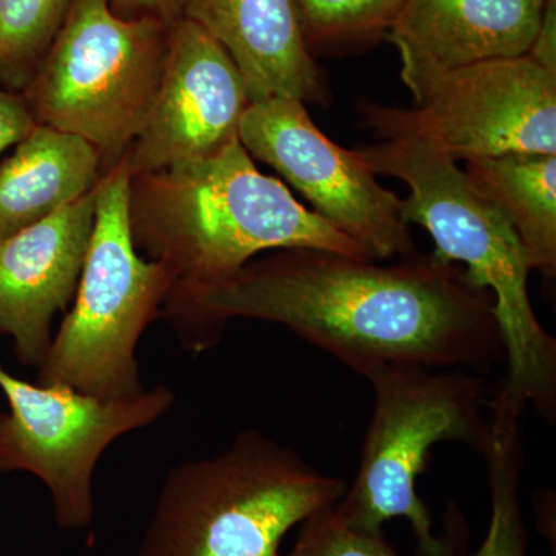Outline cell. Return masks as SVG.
Returning a JSON list of instances; mask_svg holds the SVG:
<instances>
[{
  "instance_id": "6da1fadb",
  "label": "cell",
  "mask_w": 556,
  "mask_h": 556,
  "mask_svg": "<svg viewBox=\"0 0 556 556\" xmlns=\"http://www.w3.org/2000/svg\"><path fill=\"white\" fill-rule=\"evenodd\" d=\"M182 346L217 345L226 321L243 317L287 327L362 378L388 365L468 369L506 364L492 292L437 255L393 265L320 249H283L252 260L214 287L164 302Z\"/></svg>"
},
{
  "instance_id": "8992f818",
  "label": "cell",
  "mask_w": 556,
  "mask_h": 556,
  "mask_svg": "<svg viewBox=\"0 0 556 556\" xmlns=\"http://www.w3.org/2000/svg\"><path fill=\"white\" fill-rule=\"evenodd\" d=\"M131 175L126 161L97 186L94 225L78 289L38 368V383L101 399L144 391L137 348L175 287L163 263L142 258L130 225Z\"/></svg>"
},
{
  "instance_id": "2e32d148",
  "label": "cell",
  "mask_w": 556,
  "mask_h": 556,
  "mask_svg": "<svg viewBox=\"0 0 556 556\" xmlns=\"http://www.w3.org/2000/svg\"><path fill=\"white\" fill-rule=\"evenodd\" d=\"M475 188L507 218L533 270H556V155L493 156L466 161Z\"/></svg>"
},
{
  "instance_id": "44dd1931",
  "label": "cell",
  "mask_w": 556,
  "mask_h": 556,
  "mask_svg": "<svg viewBox=\"0 0 556 556\" xmlns=\"http://www.w3.org/2000/svg\"><path fill=\"white\" fill-rule=\"evenodd\" d=\"M35 127L36 121L22 94L0 87V153L16 146Z\"/></svg>"
},
{
  "instance_id": "7402d4cb",
  "label": "cell",
  "mask_w": 556,
  "mask_h": 556,
  "mask_svg": "<svg viewBox=\"0 0 556 556\" xmlns=\"http://www.w3.org/2000/svg\"><path fill=\"white\" fill-rule=\"evenodd\" d=\"M529 56L556 75V0H546Z\"/></svg>"
},
{
  "instance_id": "9c48e42d",
  "label": "cell",
  "mask_w": 556,
  "mask_h": 556,
  "mask_svg": "<svg viewBox=\"0 0 556 556\" xmlns=\"http://www.w3.org/2000/svg\"><path fill=\"white\" fill-rule=\"evenodd\" d=\"M0 471H27L49 489L62 529L94 518L93 475L105 450L130 431L152 426L175 402L166 386L137 396L101 399L64 386L16 378L0 365Z\"/></svg>"
},
{
  "instance_id": "52a82bcc",
  "label": "cell",
  "mask_w": 556,
  "mask_h": 556,
  "mask_svg": "<svg viewBox=\"0 0 556 556\" xmlns=\"http://www.w3.org/2000/svg\"><path fill=\"white\" fill-rule=\"evenodd\" d=\"M170 25L123 17L109 0H72L67 20L22 91L36 124L78 135L102 170L124 160L155 101Z\"/></svg>"
},
{
  "instance_id": "277c9868",
  "label": "cell",
  "mask_w": 556,
  "mask_h": 556,
  "mask_svg": "<svg viewBox=\"0 0 556 556\" xmlns=\"http://www.w3.org/2000/svg\"><path fill=\"white\" fill-rule=\"evenodd\" d=\"M346 490L345 479L247 428L219 455L172 468L137 556H280L289 530Z\"/></svg>"
},
{
  "instance_id": "8fae6325",
  "label": "cell",
  "mask_w": 556,
  "mask_h": 556,
  "mask_svg": "<svg viewBox=\"0 0 556 556\" xmlns=\"http://www.w3.org/2000/svg\"><path fill=\"white\" fill-rule=\"evenodd\" d=\"M251 104L239 68L195 22L170 25L166 64L148 119L124 156L131 177L214 155L233 139Z\"/></svg>"
},
{
  "instance_id": "3957f363",
  "label": "cell",
  "mask_w": 556,
  "mask_h": 556,
  "mask_svg": "<svg viewBox=\"0 0 556 556\" xmlns=\"http://www.w3.org/2000/svg\"><path fill=\"white\" fill-rule=\"evenodd\" d=\"M376 175L401 179L405 223L434 241L433 255L464 265L468 280L492 292L506 346L507 376L490 409L521 419L527 405L556 419V340L538 320L529 294L533 273L507 218L482 195L457 161L416 138L393 137L357 150Z\"/></svg>"
},
{
  "instance_id": "5bb4252c",
  "label": "cell",
  "mask_w": 556,
  "mask_h": 556,
  "mask_svg": "<svg viewBox=\"0 0 556 556\" xmlns=\"http://www.w3.org/2000/svg\"><path fill=\"white\" fill-rule=\"evenodd\" d=\"M546 0H405L388 28L402 67L452 70L529 54Z\"/></svg>"
},
{
  "instance_id": "ffe728a7",
  "label": "cell",
  "mask_w": 556,
  "mask_h": 556,
  "mask_svg": "<svg viewBox=\"0 0 556 556\" xmlns=\"http://www.w3.org/2000/svg\"><path fill=\"white\" fill-rule=\"evenodd\" d=\"M302 525L294 547L285 556H397L383 530L351 525L336 504L311 515Z\"/></svg>"
},
{
  "instance_id": "603a6c76",
  "label": "cell",
  "mask_w": 556,
  "mask_h": 556,
  "mask_svg": "<svg viewBox=\"0 0 556 556\" xmlns=\"http://www.w3.org/2000/svg\"><path fill=\"white\" fill-rule=\"evenodd\" d=\"M110 7L119 16L141 17L152 16L174 24L182 17L186 0H109Z\"/></svg>"
},
{
  "instance_id": "30bf717a",
  "label": "cell",
  "mask_w": 556,
  "mask_h": 556,
  "mask_svg": "<svg viewBox=\"0 0 556 556\" xmlns=\"http://www.w3.org/2000/svg\"><path fill=\"white\" fill-rule=\"evenodd\" d=\"M239 139L249 155L277 170L368 258L415 254L402 200L379 185L357 150L340 148L318 129L302 101L251 102L241 116Z\"/></svg>"
},
{
  "instance_id": "ba28073f",
  "label": "cell",
  "mask_w": 556,
  "mask_h": 556,
  "mask_svg": "<svg viewBox=\"0 0 556 556\" xmlns=\"http://www.w3.org/2000/svg\"><path fill=\"white\" fill-rule=\"evenodd\" d=\"M412 109L365 104L368 126L408 137L455 161L556 155V75L529 54L452 70L402 67Z\"/></svg>"
},
{
  "instance_id": "9a60e30c",
  "label": "cell",
  "mask_w": 556,
  "mask_h": 556,
  "mask_svg": "<svg viewBox=\"0 0 556 556\" xmlns=\"http://www.w3.org/2000/svg\"><path fill=\"white\" fill-rule=\"evenodd\" d=\"M14 148L0 164V241L83 199L104 175L93 144L46 124Z\"/></svg>"
},
{
  "instance_id": "4fadbf2b",
  "label": "cell",
  "mask_w": 556,
  "mask_h": 556,
  "mask_svg": "<svg viewBox=\"0 0 556 556\" xmlns=\"http://www.w3.org/2000/svg\"><path fill=\"white\" fill-rule=\"evenodd\" d=\"M182 17L226 50L249 101L327 100L324 76L300 30L292 0H186Z\"/></svg>"
},
{
  "instance_id": "5b68a950",
  "label": "cell",
  "mask_w": 556,
  "mask_h": 556,
  "mask_svg": "<svg viewBox=\"0 0 556 556\" xmlns=\"http://www.w3.org/2000/svg\"><path fill=\"white\" fill-rule=\"evenodd\" d=\"M372 388L369 419L357 475L336 503L353 526L383 530L387 521L405 518L419 556H441L430 511L417 493L431 450L441 442H460L484 453L492 437L486 416L496 388L468 369L388 365L365 376Z\"/></svg>"
},
{
  "instance_id": "d6986e66",
  "label": "cell",
  "mask_w": 556,
  "mask_h": 556,
  "mask_svg": "<svg viewBox=\"0 0 556 556\" xmlns=\"http://www.w3.org/2000/svg\"><path fill=\"white\" fill-rule=\"evenodd\" d=\"M306 43H340L388 31L405 0H292Z\"/></svg>"
},
{
  "instance_id": "e0dca14e",
  "label": "cell",
  "mask_w": 556,
  "mask_h": 556,
  "mask_svg": "<svg viewBox=\"0 0 556 556\" xmlns=\"http://www.w3.org/2000/svg\"><path fill=\"white\" fill-rule=\"evenodd\" d=\"M492 437L482 453L486 464L492 517L477 554H468V529L463 511L450 501L441 556H527V530L519 506V481L525 468V439L519 420L490 413Z\"/></svg>"
},
{
  "instance_id": "ac0fdd59",
  "label": "cell",
  "mask_w": 556,
  "mask_h": 556,
  "mask_svg": "<svg viewBox=\"0 0 556 556\" xmlns=\"http://www.w3.org/2000/svg\"><path fill=\"white\" fill-rule=\"evenodd\" d=\"M72 0H0V87L22 93L67 20Z\"/></svg>"
},
{
  "instance_id": "7c38bea8",
  "label": "cell",
  "mask_w": 556,
  "mask_h": 556,
  "mask_svg": "<svg viewBox=\"0 0 556 556\" xmlns=\"http://www.w3.org/2000/svg\"><path fill=\"white\" fill-rule=\"evenodd\" d=\"M97 188L53 215L0 241V336L21 364L39 368L51 321L75 299L94 225Z\"/></svg>"
},
{
  "instance_id": "7a4b0ae2",
  "label": "cell",
  "mask_w": 556,
  "mask_h": 556,
  "mask_svg": "<svg viewBox=\"0 0 556 556\" xmlns=\"http://www.w3.org/2000/svg\"><path fill=\"white\" fill-rule=\"evenodd\" d=\"M130 225L137 248L170 270L178 291L222 283L266 251L368 258L280 179L262 174L239 138L207 159L131 177Z\"/></svg>"
}]
</instances>
